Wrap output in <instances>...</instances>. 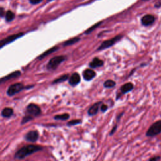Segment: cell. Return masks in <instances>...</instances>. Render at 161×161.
<instances>
[{
    "mask_svg": "<svg viewBox=\"0 0 161 161\" xmlns=\"http://www.w3.org/2000/svg\"><path fill=\"white\" fill-rule=\"evenodd\" d=\"M43 149L41 146L34 145H28L22 147L15 154V158L17 159H23L38 151Z\"/></svg>",
    "mask_w": 161,
    "mask_h": 161,
    "instance_id": "obj_1",
    "label": "cell"
},
{
    "mask_svg": "<svg viewBox=\"0 0 161 161\" xmlns=\"http://www.w3.org/2000/svg\"><path fill=\"white\" fill-rule=\"evenodd\" d=\"M161 133V120L157 121L151 125L146 132V136L148 137H154Z\"/></svg>",
    "mask_w": 161,
    "mask_h": 161,
    "instance_id": "obj_2",
    "label": "cell"
},
{
    "mask_svg": "<svg viewBox=\"0 0 161 161\" xmlns=\"http://www.w3.org/2000/svg\"><path fill=\"white\" fill-rule=\"evenodd\" d=\"M66 60V57L64 56H59L54 57L53 58H52L49 61H48L47 65V68L49 71H53L57 69L60 64Z\"/></svg>",
    "mask_w": 161,
    "mask_h": 161,
    "instance_id": "obj_3",
    "label": "cell"
},
{
    "mask_svg": "<svg viewBox=\"0 0 161 161\" xmlns=\"http://www.w3.org/2000/svg\"><path fill=\"white\" fill-rule=\"evenodd\" d=\"M122 37H123V35H119L116 36V37L110 39V40L104 41L101 45H100V46L97 48V50L98 51L103 50L106 49V48H108L109 47L113 46L115 44H116L117 42L119 41Z\"/></svg>",
    "mask_w": 161,
    "mask_h": 161,
    "instance_id": "obj_4",
    "label": "cell"
},
{
    "mask_svg": "<svg viewBox=\"0 0 161 161\" xmlns=\"http://www.w3.org/2000/svg\"><path fill=\"white\" fill-rule=\"evenodd\" d=\"M24 89H25V87L22 83H18L11 84L7 90V95L9 96H13L16 94L22 91Z\"/></svg>",
    "mask_w": 161,
    "mask_h": 161,
    "instance_id": "obj_5",
    "label": "cell"
},
{
    "mask_svg": "<svg viewBox=\"0 0 161 161\" xmlns=\"http://www.w3.org/2000/svg\"><path fill=\"white\" fill-rule=\"evenodd\" d=\"M23 35H24L23 33H17V34L10 35L7 38L3 39V40H1V42H0V48H1L4 46H5V45H7L11 43V42H13V41L16 40L17 39L22 37Z\"/></svg>",
    "mask_w": 161,
    "mask_h": 161,
    "instance_id": "obj_6",
    "label": "cell"
},
{
    "mask_svg": "<svg viewBox=\"0 0 161 161\" xmlns=\"http://www.w3.org/2000/svg\"><path fill=\"white\" fill-rule=\"evenodd\" d=\"M27 113L33 117H37L41 114V110L39 106L33 103H30L27 106Z\"/></svg>",
    "mask_w": 161,
    "mask_h": 161,
    "instance_id": "obj_7",
    "label": "cell"
},
{
    "mask_svg": "<svg viewBox=\"0 0 161 161\" xmlns=\"http://www.w3.org/2000/svg\"><path fill=\"white\" fill-rule=\"evenodd\" d=\"M156 21V17L154 15L148 14L145 15L141 19V23L144 26L148 27L152 25Z\"/></svg>",
    "mask_w": 161,
    "mask_h": 161,
    "instance_id": "obj_8",
    "label": "cell"
},
{
    "mask_svg": "<svg viewBox=\"0 0 161 161\" xmlns=\"http://www.w3.org/2000/svg\"><path fill=\"white\" fill-rule=\"evenodd\" d=\"M39 135L37 131L36 130H32L27 133L25 136V139L27 142H35L38 139Z\"/></svg>",
    "mask_w": 161,
    "mask_h": 161,
    "instance_id": "obj_9",
    "label": "cell"
},
{
    "mask_svg": "<svg viewBox=\"0 0 161 161\" xmlns=\"http://www.w3.org/2000/svg\"><path fill=\"white\" fill-rule=\"evenodd\" d=\"M96 76V72L91 69H87L83 72V78L86 81H91Z\"/></svg>",
    "mask_w": 161,
    "mask_h": 161,
    "instance_id": "obj_10",
    "label": "cell"
},
{
    "mask_svg": "<svg viewBox=\"0 0 161 161\" xmlns=\"http://www.w3.org/2000/svg\"><path fill=\"white\" fill-rule=\"evenodd\" d=\"M80 81H81V78L80 74L77 73V72H75V73L72 74L71 75V78H69V84H71V86H75L80 83Z\"/></svg>",
    "mask_w": 161,
    "mask_h": 161,
    "instance_id": "obj_11",
    "label": "cell"
},
{
    "mask_svg": "<svg viewBox=\"0 0 161 161\" xmlns=\"http://www.w3.org/2000/svg\"><path fill=\"white\" fill-rule=\"evenodd\" d=\"M20 75H21V72L20 71H14L13 72H11V73H10V74H8L7 76H6L2 78L1 79V80H0V83H1V84L3 83L6 81L11 80V79L19 77V76H20Z\"/></svg>",
    "mask_w": 161,
    "mask_h": 161,
    "instance_id": "obj_12",
    "label": "cell"
},
{
    "mask_svg": "<svg viewBox=\"0 0 161 161\" xmlns=\"http://www.w3.org/2000/svg\"><path fill=\"white\" fill-rule=\"evenodd\" d=\"M102 104L101 101H99L98 103H96L95 104H94L91 107H90V108L88 110L87 113L89 116H94L96 114L98 113V110H99V108L100 105Z\"/></svg>",
    "mask_w": 161,
    "mask_h": 161,
    "instance_id": "obj_13",
    "label": "cell"
},
{
    "mask_svg": "<svg viewBox=\"0 0 161 161\" xmlns=\"http://www.w3.org/2000/svg\"><path fill=\"white\" fill-rule=\"evenodd\" d=\"M59 48V47H57V46H55V47H52L50 48H49V49L46 50L45 52H44L43 54H42L41 55L39 56L38 57H37V59L38 60H42V59H43L44 58H45V57H47L48 56V55H50V54H52L54 52H56L57 50H58Z\"/></svg>",
    "mask_w": 161,
    "mask_h": 161,
    "instance_id": "obj_14",
    "label": "cell"
},
{
    "mask_svg": "<svg viewBox=\"0 0 161 161\" xmlns=\"http://www.w3.org/2000/svg\"><path fill=\"white\" fill-rule=\"evenodd\" d=\"M104 64V62L102 60L99 59L98 57H95L91 62L89 63V67L91 68H96L101 67Z\"/></svg>",
    "mask_w": 161,
    "mask_h": 161,
    "instance_id": "obj_15",
    "label": "cell"
},
{
    "mask_svg": "<svg viewBox=\"0 0 161 161\" xmlns=\"http://www.w3.org/2000/svg\"><path fill=\"white\" fill-rule=\"evenodd\" d=\"M133 84L132 83H127L123 84L120 88V91L122 94H126L131 91L133 89Z\"/></svg>",
    "mask_w": 161,
    "mask_h": 161,
    "instance_id": "obj_16",
    "label": "cell"
},
{
    "mask_svg": "<svg viewBox=\"0 0 161 161\" xmlns=\"http://www.w3.org/2000/svg\"><path fill=\"white\" fill-rule=\"evenodd\" d=\"M13 114V109L9 107L5 108L1 111V116L5 118L10 117L12 116V115Z\"/></svg>",
    "mask_w": 161,
    "mask_h": 161,
    "instance_id": "obj_17",
    "label": "cell"
},
{
    "mask_svg": "<svg viewBox=\"0 0 161 161\" xmlns=\"http://www.w3.org/2000/svg\"><path fill=\"white\" fill-rule=\"evenodd\" d=\"M80 40V37H74V38H71V39H69V40H67L66 42H64L63 46L65 47V46H69V45H72L76 43H77V42H78Z\"/></svg>",
    "mask_w": 161,
    "mask_h": 161,
    "instance_id": "obj_18",
    "label": "cell"
},
{
    "mask_svg": "<svg viewBox=\"0 0 161 161\" xmlns=\"http://www.w3.org/2000/svg\"><path fill=\"white\" fill-rule=\"evenodd\" d=\"M15 15L13 11H11L10 10H8L7 11V13L5 14V19L6 21L7 22H10L11 21H13L15 19Z\"/></svg>",
    "mask_w": 161,
    "mask_h": 161,
    "instance_id": "obj_19",
    "label": "cell"
},
{
    "mask_svg": "<svg viewBox=\"0 0 161 161\" xmlns=\"http://www.w3.org/2000/svg\"><path fill=\"white\" fill-rule=\"evenodd\" d=\"M69 118V115L68 113H64L61 115H57L54 117V119L56 120H63L65 121Z\"/></svg>",
    "mask_w": 161,
    "mask_h": 161,
    "instance_id": "obj_20",
    "label": "cell"
},
{
    "mask_svg": "<svg viewBox=\"0 0 161 161\" xmlns=\"http://www.w3.org/2000/svg\"><path fill=\"white\" fill-rule=\"evenodd\" d=\"M68 74H64V75H62L61 76L58 78L56 80H54L53 81L52 84H57V83H62V82H64L65 81H66L68 79Z\"/></svg>",
    "mask_w": 161,
    "mask_h": 161,
    "instance_id": "obj_21",
    "label": "cell"
},
{
    "mask_svg": "<svg viewBox=\"0 0 161 161\" xmlns=\"http://www.w3.org/2000/svg\"><path fill=\"white\" fill-rule=\"evenodd\" d=\"M103 22H99L98 23H97L96 24H95V25H93L92 27H91L89 28H88L86 32H85V34H86V35H88V34H90L91 33L93 32L94 30H95L96 28H98V27L101 25V24Z\"/></svg>",
    "mask_w": 161,
    "mask_h": 161,
    "instance_id": "obj_22",
    "label": "cell"
},
{
    "mask_svg": "<svg viewBox=\"0 0 161 161\" xmlns=\"http://www.w3.org/2000/svg\"><path fill=\"white\" fill-rule=\"evenodd\" d=\"M115 84H116V83L114 81L108 80L104 83V87L105 88H112L115 86Z\"/></svg>",
    "mask_w": 161,
    "mask_h": 161,
    "instance_id": "obj_23",
    "label": "cell"
},
{
    "mask_svg": "<svg viewBox=\"0 0 161 161\" xmlns=\"http://www.w3.org/2000/svg\"><path fill=\"white\" fill-rule=\"evenodd\" d=\"M32 117L33 116H32V115H28V116H25L23 118L21 124H22V125L25 124L27 122H28V121H30V120H32L33 119V118Z\"/></svg>",
    "mask_w": 161,
    "mask_h": 161,
    "instance_id": "obj_24",
    "label": "cell"
},
{
    "mask_svg": "<svg viewBox=\"0 0 161 161\" xmlns=\"http://www.w3.org/2000/svg\"><path fill=\"white\" fill-rule=\"evenodd\" d=\"M81 123V120H73L72 121H70L69 122L67 123L68 126H72V125H78L80 124Z\"/></svg>",
    "mask_w": 161,
    "mask_h": 161,
    "instance_id": "obj_25",
    "label": "cell"
},
{
    "mask_svg": "<svg viewBox=\"0 0 161 161\" xmlns=\"http://www.w3.org/2000/svg\"><path fill=\"white\" fill-rule=\"evenodd\" d=\"M43 0H30V3L32 5H37L40 3Z\"/></svg>",
    "mask_w": 161,
    "mask_h": 161,
    "instance_id": "obj_26",
    "label": "cell"
},
{
    "mask_svg": "<svg viewBox=\"0 0 161 161\" xmlns=\"http://www.w3.org/2000/svg\"><path fill=\"white\" fill-rule=\"evenodd\" d=\"M108 106L106 105H102V106H101V110L103 112H105L106 110H108Z\"/></svg>",
    "mask_w": 161,
    "mask_h": 161,
    "instance_id": "obj_27",
    "label": "cell"
},
{
    "mask_svg": "<svg viewBox=\"0 0 161 161\" xmlns=\"http://www.w3.org/2000/svg\"><path fill=\"white\" fill-rule=\"evenodd\" d=\"M117 129V125H115V127H114L112 129V130H111V132H110V135H113V134H114V133L115 132V131H116Z\"/></svg>",
    "mask_w": 161,
    "mask_h": 161,
    "instance_id": "obj_28",
    "label": "cell"
},
{
    "mask_svg": "<svg viewBox=\"0 0 161 161\" xmlns=\"http://www.w3.org/2000/svg\"><path fill=\"white\" fill-rule=\"evenodd\" d=\"M161 7V0H158L155 4V7L156 8H160Z\"/></svg>",
    "mask_w": 161,
    "mask_h": 161,
    "instance_id": "obj_29",
    "label": "cell"
},
{
    "mask_svg": "<svg viewBox=\"0 0 161 161\" xmlns=\"http://www.w3.org/2000/svg\"><path fill=\"white\" fill-rule=\"evenodd\" d=\"M4 13H5L4 9L3 7H1V8H0V16H1V17H3Z\"/></svg>",
    "mask_w": 161,
    "mask_h": 161,
    "instance_id": "obj_30",
    "label": "cell"
},
{
    "mask_svg": "<svg viewBox=\"0 0 161 161\" xmlns=\"http://www.w3.org/2000/svg\"><path fill=\"white\" fill-rule=\"evenodd\" d=\"M160 157L159 156H157V157H154L152 158H150L149 159V160H154V161H156L158 160H160Z\"/></svg>",
    "mask_w": 161,
    "mask_h": 161,
    "instance_id": "obj_31",
    "label": "cell"
},
{
    "mask_svg": "<svg viewBox=\"0 0 161 161\" xmlns=\"http://www.w3.org/2000/svg\"><path fill=\"white\" fill-rule=\"evenodd\" d=\"M52 1V0H47V1Z\"/></svg>",
    "mask_w": 161,
    "mask_h": 161,
    "instance_id": "obj_32",
    "label": "cell"
},
{
    "mask_svg": "<svg viewBox=\"0 0 161 161\" xmlns=\"http://www.w3.org/2000/svg\"><path fill=\"white\" fill-rule=\"evenodd\" d=\"M144 1H148V0H144Z\"/></svg>",
    "mask_w": 161,
    "mask_h": 161,
    "instance_id": "obj_33",
    "label": "cell"
}]
</instances>
